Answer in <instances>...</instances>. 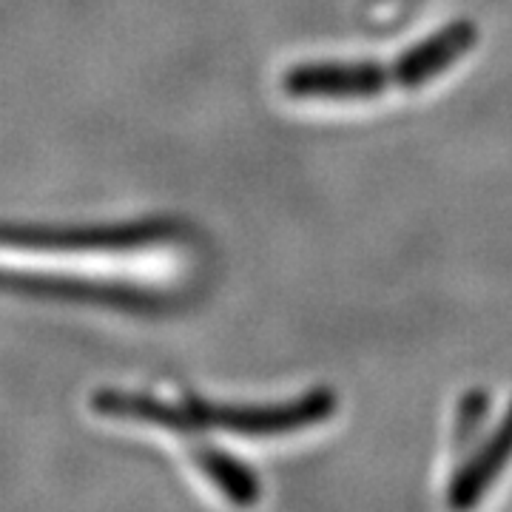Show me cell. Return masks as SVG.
<instances>
[{"label":"cell","instance_id":"cell-1","mask_svg":"<svg viewBox=\"0 0 512 512\" xmlns=\"http://www.w3.org/2000/svg\"><path fill=\"white\" fill-rule=\"evenodd\" d=\"M94 410L103 416L143 421L174 433H234V436H288L311 430L336 413V393L316 387L311 393L282 404H171L146 393L100 390L92 399Z\"/></svg>","mask_w":512,"mask_h":512},{"label":"cell","instance_id":"cell-2","mask_svg":"<svg viewBox=\"0 0 512 512\" xmlns=\"http://www.w3.org/2000/svg\"><path fill=\"white\" fill-rule=\"evenodd\" d=\"M478 40V29L470 20H456L436 35L407 49L390 66L376 63H305L293 66L282 77V89L302 100H359L379 97L393 89H419L433 77L447 72L467 55Z\"/></svg>","mask_w":512,"mask_h":512},{"label":"cell","instance_id":"cell-3","mask_svg":"<svg viewBox=\"0 0 512 512\" xmlns=\"http://www.w3.org/2000/svg\"><path fill=\"white\" fill-rule=\"evenodd\" d=\"M174 237L168 222L94 228H0V245L29 251H134Z\"/></svg>","mask_w":512,"mask_h":512},{"label":"cell","instance_id":"cell-4","mask_svg":"<svg viewBox=\"0 0 512 512\" xmlns=\"http://www.w3.org/2000/svg\"><path fill=\"white\" fill-rule=\"evenodd\" d=\"M512 461V404L507 410V416L501 419V424L495 427L493 433L484 439V444L478 447L473 456L461 464L450 490H447V504L453 510H470L476 507L478 501L487 495V490L493 487V481Z\"/></svg>","mask_w":512,"mask_h":512},{"label":"cell","instance_id":"cell-5","mask_svg":"<svg viewBox=\"0 0 512 512\" xmlns=\"http://www.w3.org/2000/svg\"><path fill=\"white\" fill-rule=\"evenodd\" d=\"M194 464L200 467L202 476H208L214 481V487L220 490L231 504L237 507H251L259 501V478L254 476V470H248L239 458L231 453H222L217 447L200 444L194 447Z\"/></svg>","mask_w":512,"mask_h":512},{"label":"cell","instance_id":"cell-6","mask_svg":"<svg viewBox=\"0 0 512 512\" xmlns=\"http://www.w3.org/2000/svg\"><path fill=\"white\" fill-rule=\"evenodd\" d=\"M490 413V396L484 390H470L464 396V402L458 407L456 416V444L467 447L470 441L476 439V433L481 430V424Z\"/></svg>","mask_w":512,"mask_h":512}]
</instances>
